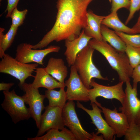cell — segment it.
<instances>
[{"mask_svg":"<svg viewBox=\"0 0 140 140\" xmlns=\"http://www.w3.org/2000/svg\"><path fill=\"white\" fill-rule=\"evenodd\" d=\"M92 0H58L57 12L52 29L37 44L34 49H41L51 42L71 40L80 34L87 25V9Z\"/></svg>","mask_w":140,"mask_h":140,"instance_id":"1","label":"cell"},{"mask_svg":"<svg viewBox=\"0 0 140 140\" xmlns=\"http://www.w3.org/2000/svg\"><path fill=\"white\" fill-rule=\"evenodd\" d=\"M90 47L102 54L112 68L117 73L120 82H125L130 79L133 68L125 52L118 51L104 41L93 38L89 41Z\"/></svg>","mask_w":140,"mask_h":140,"instance_id":"2","label":"cell"},{"mask_svg":"<svg viewBox=\"0 0 140 140\" xmlns=\"http://www.w3.org/2000/svg\"><path fill=\"white\" fill-rule=\"evenodd\" d=\"M94 50L88 45L77 54L74 65L81 80L88 89L91 87L90 82L93 78L108 80L101 75L93 63L92 57Z\"/></svg>","mask_w":140,"mask_h":140,"instance_id":"3","label":"cell"},{"mask_svg":"<svg viewBox=\"0 0 140 140\" xmlns=\"http://www.w3.org/2000/svg\"><path fill=\"white\" fill-rule=\"evenodd\" d=\"M0 61V72L8 74L19 81V86L22 85L30 77L38 64H25L19 62L8 54H5Z\"/></svg>","mask_w":140,"mask_h":140,"instance_id":"4","label":"cell"},{"mask_svg":"<svg viewBox=\"0 0 140 140\" xmlns=\"http://www.w3.org/2000/svg\"><path fill=\"white\" fill-rule=\"evenodd\" d=\"M3 93L4 99L2 107L15 124L31 117L29 109L26 107L23 96L17 95L14 89L11 91H3Z\"/></svg>","mask_w":140,"mask_h":140,"instance_id":"5","label":"cell"},{"mask_svg":"<svg viewBox=\"0 0 140 140\" xmlns=\"http://www.w3.org/2000/svg\"><path fill=\"white\" fill-rule=\"evenodd\" d=\"M125 82V97L119 110L126 115L129 124H135L140 127V99L137 97V89L133 88L130 79Z\"/></svg>","mask_w":140,"mask_h":140,"instance_id":"6","label":"cell"},{"mask_svg":"<svg viewBox=\"0 0 140 140\" xmlns=\"http://www.w3.org/2000/svg\"><path fill=\"white\" fill-rule=\"evenodd\" d=\"M124 83L123 82L120 81L115 85L107 86L99 84L94 79H92L90 87L93 88L88 89L90 104L95 103L100 108L102 106L96 100V98L99 96L107 99H116L122 104L125 97V92L123 88Z\"/></svg>","mask_w":140,"mask_h":140,"instance_id":"7","label":"cell"},{"mask_svg":"<svg viewBox=\"0 0 140 140\" xmlns=\"http://www.w3.org/2000/svg\"><path fill=\"white\" fill-rule=\"evenodd\" d=\"M19 86L25 93L22 96L25 103L29 105L31 117L39 129L41 113L45 108L44 101L46 96L40 94L38 89L33 87L31 83L25 82Z\"/></svg>","mask_w":140,"mask_h":140,"instance_id":"8","label":"cell"},{"mask_svg":"<svg viewBox=\"0 0 140 140\" xmlns=\"http://www.w3.org/2000/svg\"><path fill=\"white\" fill-rule=\"evenodd\" d=\"M32 45L25 43L18 45L15 59L23 63L34 62L43 65V60L46 56L52 52H58L60 50L59 46L51 45L45 49L37 50L32 48Z\"/></svg>","mask_w":140,"mask_h":140,"instance_id":"9","label":"cell"},{"mask_svg":"<svg viewBox=\"0 0 140 140\" xmlns=\"http://www.w3.org/2000/svg\"><path fill=\"white\" fill-rule=\"evenodd\" d=\"M62 116L65 126L69 129L76 140H92V136L83 128L75 109L73 101H68L62 109Z\"/></svg>","mask_w":140,"mask_h":140,"instance_id":"10","label":"cell"},{"mask_svg":"<svg viewBox=\"0 0 140 140\" xmlns=\"http://www.w3.org/2000/svg\"><path fill=\"white\" fill-rule=\"evenodd\" d=\"M65 83L67 87V100L85 102L90 101L88 89L81 80L74 65L71 66L69 76Z\"/></svg>","mask_w":140,"mask_h":140,"instance_id":"11","label":"cell"},{"mask_svg":"<svg viewBox=\"0 0 140 140\" xmlns=\"http://www.w3.org/2000/svg\"><path fill=\"white\" fill-rule=\"evenodd\" d=\"M42 114L40 127L36 136H41L47 131L52 129L61 130L64 128L62 116V109L49 105L45 108Z\"/></svg>","mask_w":140,"mask_h":140,"instance_id":"12","label":"cell"},{"mask_svg":"<svg viewBox=\"0 0 140 140\" xmlns=\"http://www.w3.org/2000/svg\"><path fill=\"white\" fill-rule=\"evenodd\" d=\"M76 105L78 108L85 111L89 116L92 121L91 123L94 125L97 128L96 134L98 135L101 134L104 140L115 139L116 135L115 132L102 117L101 114L102 109L96 103H93L90 104L92 107V110L86 108L79 101H77Z\"/></svg>","mask_w":140,"mask_h":140,"instance_id":"13","label":"cell"},{"mask_svg":"<svg viewBox=\"0 0 140 140\" xmlns=\"http://www.w3.org/2000/svg\"><path fill=\"white\" fill-rule=\"evenodd\" d=\"M103 114L105 120L109 125L114 131L116 137L124 136L129 126L126 115L123 113H119L116 108L113 110L103 107L100 108Z\"/></svg>","mask_w":140,"mask_h":140,"instance_id":"14","label":"cell"},{"mask_svg":"<svg viewBox=\"0 0 140 140\" xmlns=\"http://www.w3.org/2000/svg\"><path fill=\"white\" fill-rule=\"evenodd\" d=\"M92 38L86 35L82 30L77 38L71 40H65L66 49L64 55L69 66L74 65L77 54L88 45L89 41Z\"/></svg>","mask_w":140,"mask_h":140,"instance_id":"15","label":"cell"},{"mask_svg":"<svg viewBox=\"0 0 140 140\" xmlns=\"http://www.w3.org/2000/svg\"><path fill=\"white\" fill-rule=\"evenodd\" d=\"M36 75L34 80L31 83L34 87L39 89L40 87L46 88L47 90L56 88H65L64 83L58 81L48 73L44 68H37L35 70Z\"/></svg>","mask_w":140,"mask_h":140,"instance_id":"16","label":"cell"},{"mask_svg":"<svg viewBox=\"0 0 140 140\" xmlns=\"http://www.w3.org/2000/svg\"><path fill=\"white\" fill-rule=\"evenodd\" d=\"M105 16H100L94 13L91 10L87 11V25L83 29L88 36L99 40H102L101 33V22Z\"/></svg>","mask_w":140,"mask_h":140,"instance_id":"17","label":"cell"},{"mask_svg":"<svg viewBox=\"0 0 140 140\" xmlns=\"http://www.w3.org/2000/svg\"><path fill=\"white\" fill-rule=\"evenodd\" d=\"M46 71L58 81L64 83L67 77L68 69L62 59L51 57L49 59Z\"/></svg>","mask_w":140,"mask_h":140,"instance_id":"18","label":"cell"},{"mask_svg":"<svg viewBox=\"0 0 140 140\" xmlns=\"http://www.w3.org/2000/svg\"><path fill=\"white\" fill-rule=\"evenodd\" d=\"M101 30L102 40L108 43L117 50L125 52L126 44L115 33L114 31L111 30L102 24L101 26Z\"/></svg>","mask_w":140,"mask_h":140,"instance_id":"19","label":"cell"},{"mask_svg":"<svg viewBox=\"0 0 140 140\" xmlns=\"http://www.w3.org/2000/svg\"><path fill=\"white\" fill-rule=\"evenodd\" d=\"M59 129H52L45 135L33 138H28L27 140H76L71 131L64 127L60 131Z\"/></svg>","mask_w":140,"mask_h":140,"instance_id":"20","label":"cell"},{"mask_svg":"<svg viewBox=\"0 0 140 140\" xmlns=\"http://www.w3.org/2000/svg\"><path fill=\"white\" fill-rule=\"evenodd\" d=\"M101 24L113 29L115 31L129 34H137L132 28L127 26L121 21L118 16L117 12H112L106 16L102 20Z\"/></svg>","mask_w":140,"mask_h":140,"instance_id":"21","label":"cell"},{"mask_svg":"<svg viewBox=\"0 0 140 140\" xmlns=\"http://www.w3.org/2000/svg\"><path fill=\"white\" fill-rule=\"evenodd\" d=\"M64 88H60L58 91L54 89H47L45 91V95L48 100L49 106L57 107L62 109L67 100Z\"/></svg>","mask_w":140,"mask_h":140,"instance_id":"22","label":"cell"},{"mask_svg":"<svg viewBox=\"0 0 140 140\" xmlns=\"http://www.w3.org/2000/svg\"><path fill=\"white\" fill-rule=\"evenodd\" d=\"M18 27L11 24L8 32L4 34L5 29L0 28V57L2 58L5 55V52L10 47L13 42L17 33Z\"/></svg>","mask_w":140,"mask_h":140,"instance_id":"23","label":"cell"},{"mask_svg":"<svg viewBox=\"0 0 140 140\" xmlns=\"http://www.w3.org/2000/svg\"><path fill=\"white\" fill-rule=\"evenodd\" d=\"M126 45L125 52L128 57L130 65L134 68L140 64V47Z\"/></svg>","mask_w":140,"mask_h":140,"instance_id":"24","label":"cell"},{"mask_svg":"<svg viewBox=\"0 0 140 140\" xmlns=\"http://www.w3.org/2000/svg\"><path fill=\"white\" fill-rule=\"evenodd\" d=\"M115 31L126 44L134 47H140V33L129 34L121 32Z\"/></svg>","mask_w":140,"mask_h":140,"instance_id":"25","label":"cell"},{"mask_svg":"<svg viewBox=\"0 0 140 140\" xmlns=\"http://www.w3.org/2000/svg\"><path fill=\"white\" fill-rule=\"evenodd\" d=\"M27 12V9L19 11L18 10L17 7L15 8L12 11L10 17L12 19V25L18 27L22 25Z\"/></svg>","mask_w":140,"mask_h":140,"instance_id":"26","label":"cell"},{"mask_svg":"<svg viewBox=\"0 0 140 140\" xmlns=\"http://www.w3.org/2000/svg\"><path fill=\"white\" fill-rule=\"evenodd\" d=\"M124 136L126 140H140V127L135 124H129Z\"/></svg>","mask_w":140,"mask_h":140,"instance_id":"27","label":"cell"},{"mask_svg":"<svg viewBox=\"0 0 140 140\" xmlns=\"http://www.w3.org/2000/svg\"><path fill=\"white\" fill-rule=\"evenodd\" d=\"M130 5V0H111V12H117L122 8L129 10Z\"/></svg>","mask_w":140,"mask_h":140,"instance_id":"28","label":"cell"},{"mask_svg":"<svg viewBox=\"0 0 140 140\" xmlns=\"http://www.w3.org/2000/svg\"><path fill=\"white\" fill-rule=\"evenodd\" d=\"M130 0L129 12L125 22V25H127L133 18L135 12L140 9V0Z\"/></svg>","mask_w":140,"mask_h":140,"instance_id":"29","label":"cell"},{"mask_svg":"<svg viewBox=\"0 0 140 140\" xmlns=\"http://www.w3.org/2000/svg\"><path fill=\"white\" fill-rule=\"evenodd\" d=\"M131 77L133 79L132 87L137 89V83L140 82V64L133 68Z\"/></svg>","mask_w":140,"mask_h":140,"instance_id":"30","label":"cell"},{"mask_svg":"<svg viewBox=\"0 0 140 140\" xmlns=\"http://www.w3.org/2000/svg\"><path fill=\"white\" fill-rule=\"evenodd\" d=\"M7 5L6 11L7 12L6 18L10 17L11 13L13 9L17 7L20 0H7ZM2 0H0V1Z\"/></svg>","mask_w":140,"mask_h":140,"instance_id":"31","label":"cell"},{"mask_svg":"<svg viewBox=\"0 0 140 140\" xmlns=\"http://www.w3.org/2000/svg\"><path fill=\"white\" fill-rule=\"evenodd\" d=\"M13 82L8 83L2 82L0 83V90L9 91L10 89L14 85Z\"/></svg>","mask_w":140,"mask_h":140,"instance_id":"32","label":"cell"},{"mask_svg":"<svg viewBox=\"0 0 140 140\" xmlns=\"http://www.w3.org/2000/svg\"><path fill=\"white\" fill-rule=\"evenodd\" d=\"M132 29L136 32L137 34L140 33V11L137 21Z\"/></svg>","mask_w":140,"mask_h":140,"instance_id":"33","label":"cell"},{"mask_svg":"<svg viewBox=\"0 0 140 140\" xmlns=\"http://www.w3.org/2000/svg\"><path fill=\"white\" fill-rule=\"evenodd\" d=\"M92 136V140H104L103 135L101 134L100 136H98L94 132L91 133Z\"/></svg>","mask_w":140,"mask_h":140,"instance_id":"34","label":"cell"},{"mask_svg":"<svg viewBox=\"0 0 140 140\" xmlns=\"http://www.w3.org/2000/svg\"></svg>","mask_w":140,"mask_h":140,"instance_id":"35","label":"cell"}]
</instances>
